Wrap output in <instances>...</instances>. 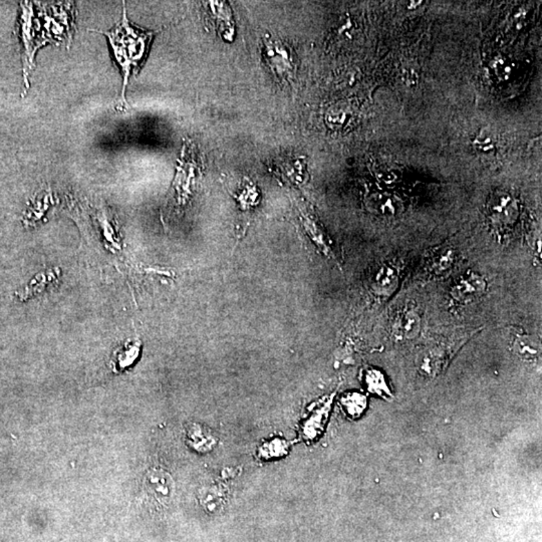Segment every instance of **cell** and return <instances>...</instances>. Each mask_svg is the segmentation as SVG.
Returning a JSON list of instances; mask_svg holds the SVG:
<instances>
[{
    "mask_svg": "<svg viewBox=\"0 0 542 542\" xmlns=\"http://www.w3.org/2000/svg\"><path fill=\"white\" fill-rule=\"evenodd\" d=\"M102 33L108 37L115 63L123 75V88L119 106L124 110L127 108L126 90L129 79L132 75H138L145 63L154 33L131 24L127 17L125 6L121 21L110 32Z\"/></svg>",
    "mask_w": 542,
    "mask_h": 542,
    "instance_id": "obj_1",
    "label": "cell"
},
{
    "mask_svg": "<svg viewBox=\"0 0 542 542\" xmlns=\"http://www.w3.org/2000/svg\"><path fill=\"white\" fill-rule=\"evenodd\" d=\"M35 17L46 44L70 46L75 32V6L73 2H33Z\"/></svg>",
    "mask_w": 542,
    "mask_h": 542,
    "instance_id": "obj_2",
    "label": "cell"
},
{
    "mask_svg": "<svg viewBox=\"0 0 542 542\" xmlns=\"http://www.w3.org/2000/svg\"><path fill=\"white\" fill-rule=\"evenodd\" d=\"M21 13L19 17V30L24 53H22V64H24V83L28 88V75L35 66V57L37 50L41 48L42 44L39 24L35 19V6L33 2H21Z\"/></svg>",
    "mask_w": 542,
    "mask_h": 542,
    "instance_id": "obj_3",
    "label": "cell"
},
{
    "mask_svg": "<svg viewBox=\"0 0 542 542\" xmlns=\"http://www.w3.org/2000/svg\"><path fill=\"white\" fill-rule=\"evenodd\" d=\"M262 59L275 79L288 83L297 72L295 55L290 46L281 41L266 37L262 44Z\"/></svg>",
    "mask_w": 542,
    "mask_h": 542,
    "instance_id": "obj_4",
    "label": "cell"
},
{
    "mask_svg": "<svg viewBox=\"0 0 542 542\" xmlns=\"http://www.w3.org/2000/svg\"><path fill=\"white\" fill-rule=\"evenodd\" d=\"M174 481L168 472L162 469H152L144 479V490L147 496L159 503H168L174 495Z\"/></svg>",
    "mask_w": 542,
    "mask_h": 542,
    "instance_id": "obj_5",
    "label": "cell"
},
{
    "mask_svg": "<svg viewBox=\"0 0 542 542\" xmlns=\"http://www.w3.org/2000/svg\"><path fill=\"white\" fill-rule=\"evenodd\" d=\"M486 290L487 282L484 277L477 273L468 272L455 282L450 293L456 303H468L481 297Z\"/></svg>",
    "mask_w": 542,
    "mask_h": 542,
    "instance_id": "obj_6",
    "label": "cell"
},
{
    "mask_svg": "<svg viewBox=\"0 0 542 542\" xmlns=\"http://www.w3.org/2000/svg\"><path fill=\"white\" fill-rule=\"evenodd\" d=\"M488 213L493 223L507 226L512 224L518 215L516 201L508 193L497 192L488 203Z\"/></svg>",
    "mask_w": 542,
    "mask_h": 542,
    "instance_id": "obj_7",
    "label": "cell"
},
{
    "mask_svg": "<svg viewBox=\"0 0 542 542\" xmlns=\"http://www.w3.org/2000/svg\"><path fill=\"white\" fill-rule=\"evenodd\" d=\"M206 15L212 22L217 33L226 41L234 37V19L232 10L226 2L211 1L205 3Z\"/></svg>",
    "mask_w": 542,
    "mask_h": 542,
    "instance_id": "obj_8",
    "label": "cell"
},
{
    "mask_svg": "<svg viewBox=\"0 0 542 542\" xmlns=\"http://www.w3.org/2000/svg\"><path fill=\"white\" fill-rule=\"evenodd\" d=\"M299 210V213H301L299 214V220H301V225H303V228L308 236L310 237V240H312L313 244L324 255L337 261V256H335L334 250H333L332 245L328 242V239H326L321 225L317 223V220L313 218L312 215L303 206H301Z\"/></svg>",
    "mask_w": 542,
    "mask_h": 542,
    "instance_id": "obj_9",
    "label": "cell"
},
{
    "mask_svg": "<svg viewBox=\"0 0 542 542\" xmlns=\"http://www.w3.org/2000/svg\"><path fill=\"white\" fill-rule=\"evenodd\" d=\"M421 328V317L414 308L402 310L394 324V333L401 339H414Z\"/></svg>",
    "mask_w": 542,
    "mask_h": 542,
    "instance_id": "obj_10",
    "label": "cell"
},
{
    "mask_svg": "<svg viewBox=\"0 0 542 542\" xmlns=\"http://www.w3.org/2000/svg\"><path fill=\"white\" fill-rule=\"evenodd\" d=\"M398 283H399V277L396 270L385 264L375 271L373 277L372 288L377 295L386 297L395 292Z\"/></svg>",
    "mask_w": 542,
    "mask_h": 542,
    "instance_id": "obj_11",
    "label": "cell"
},
{
    "mask_svg": "<svg viewBox=\"0 0 542 542\" xmlns=\"http://www.w3.org/2000/svg\"><path fill=\"white\" fill-rule=\"evenodd\" d=\"M189 445L199 452H207L216 445V440L205 428L200 425L191 426L188 430Z\"/></svg>",
    "mask_w": 542,
    "mask_h": 542,
    "instance_id": "obj_12",
    "label": "cell"
},
{
    "mask_svg": "<svg viewBox=\"0 0 542 542\" xmlns=\"http://www.w3.org/2000/svg\"><path fill=\"white\" fill-rule=\"evenodd\" d=\"M199 499L202 506L209 512L213 513L221 510L225 503L223 491L215 486L202 488L200 491Z\"/></svg>",
    "mask_w": 542,
    "mask_h": 542,
    "instance_id": "obj_13",
    "label": "cell"
},
{
    "mask_svg": "<svg viewBox=\"0 0 542 542\" xmlns=\"http://www.w3.org/2000/svg\"><path fill=\"white\" fill-rule=\"evenodd\" d=\"M140 354V342H128L115 355V368L118 370H124L127 366H130L136 361Z\"/></svg>",
    "mask_w": 542,
    "mask_h": 542,
    "instance_id": "obj_14",
    "label": "cell"
},
{
    "mask_svg": "<svg viewBox=\"0 0 542 542\" xmlns=\"http://www.w3.org/2000/svg\"><path fill=\"white\" fill-rule=\"evenodd\" d=\"M454 252L450 248H444L435 253L429 261L431 270L436 274H443L450 270L454 263Z\"/></svg>",
    "mask_w": 542,
    "mask_h": 542,
    "instance_id": "obj_15",
    "label": "cell"
},
{
    "mask_svg": "<svg viewBox=\"0 0 542 542\" xmlns=\"http://www.w3.org/2000/svg\"><path fill=\"white\" fill-rule=\"evenodd\" d=\"M513 346L516 354L524 359H533L539 353L536 342L528 335H517L513 342Z\"/></svg>",
    "mask_w": 542,
    "mask_h": 542,
    "instance_id": "obj_16",
    "label": "cell"
},
{
    "mask_svg": "<svg viewBox=\"0 0 542 542\" xmlns=\"http://www.w3.org/2000/svg\"><path fill=\"white\" fill-rule=\"evenodd\" d=\"M288 445L286 440L275 438L264 443L259 449V454L264 459L281 458L288 454Z\"/></svg>",
    "mask_w": 542,
    "mask_h": 542,
    "instance_id": "obj_17",
    "label": "cell"
},
{
    "mask_svg": "<svg viewBox=\"0 0 542 542\" xmlns=\"http://www.w3.org/2000/svg\"><path fill=\"white\" fill-rule=\"evenodd\" d=\"M342 403L350 416L359 417L363 414L366 406V397L359 393H350L342 400Z\"/></svg>",
    "mask_w": 542,
    "mask_h": 542,
    "instance_id": "obj_18",
    "label": "cell"
},
{
    "mask_svg": "<svg viewBox=\"0 0 542 542\" xmlns=\"http://www.w3.org/2000/svg\"><path fill=\"white\" fill-rule=\"evenodd\" d=\"M366 383L368 391L374 394H390L385 377L380 371L368 370L366 374Z\"/></svg>",
    "mask_w": 542,
    "mask_h": 542,
    "instance_id": "obj_19",
    "label": "cell"
},
{
    "mask_svg": "<svg viewBox=\"0 0 542 542\" xmlns=\"http://www.w3.org/2000/svg\"><path fill=\"white\" fill-rule=\"evenodd\" d=\"M370 205L374 207L379 214L386 215V216L395 215V213H396L395 202L393 201L391 197L386 196L385 194L377 193V194L373 195L371 197Z\"/></svg>",
    "mask_w": 542,
    "mask_h": 542,
    "instance_id": "obj_20",
    "label": "cell"
},
{
    "mask_svg": "<svg viewBox=\"0 0 542 542\" xmlns=\"http://www.w3.org/2000/svg\"><path fill=\"white\" fill-rule=\"evenodd\" d=\"M473 146L475 147L476 150L482 153H489L491 151L494 150V139H493V136L491 134L490 131H480L479 134L475 137L474 141H473Z\"/></svg>",
    "mask_w": 542,
    "mask_h": 542,
    "instance_id": "obj_21",
    "label": "cell"
},
{
    "mask_svg": "<svg viewBox=\"0 0 542 542\" xmlns=\"http://www.w3.org/2000/svg\"><path fill=\"white\" fill-rule=\"evenodd\" d=\"M346 115H348V113H346L344 109H332L326 115V120H328V123L330 126L337 128V127L344 125L346 120Z\"/></svg>",
    "mask_w": 542,
    "mask_h": 542,
    "instance_id": "obj_22",
    "label": "cell"
},
{
    "mask_svg": "<svg viewBox=\"0 0 542 542\" xmlns=\"http://www.w3.org/2000/svg\"><path fill=\"white\" fill-rule=\"evenodd\" d=\"M419 73H418L416 68H413V66L404 68L403 71H402V82L406 86H410V88L417 86L419 84Z\"/></svg>",
    "mask_w": 542,
    "mask_h": 542,
    "instance_id": "obj_23",
    "label": "cell"
},
{
    "mask_svg": "<svg viewBox=\"0 0 542 542\" xmlns=\"http://www.w3.org/2000/svg\"><path fill=\"white\" fill-rule=\"evenodd\" d=\"M494 70L497 75L503 77V79H508L511 73L510 66L505 64L504 59H495Z\"/></svg>",
    "mask_w": 542,
    "mask_h": 542,
    "instance_id": "obj_24",
    "label": "cell"
}]
</instances>
